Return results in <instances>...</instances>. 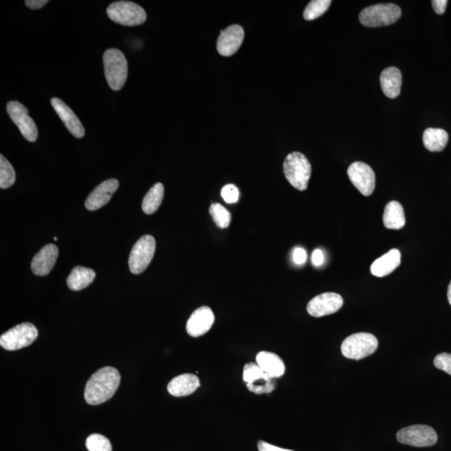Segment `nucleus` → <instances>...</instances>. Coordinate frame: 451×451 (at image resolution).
Returning <instances> with one entry per match:
<instances>
[{
	"label": "nucleus",
	"instance_id": "obj_1",
	"mask_svg": "<svg viewBox=\"0 0 451 451\" xmlns=\"http://www.w3.org/2000/svg\"><path fill=\"white\" fill-rule=\"evenodd\" d=\"M120 384V375L116 368L111 366L101 368L86 383V403L90 406H98L107 402L116 394Z\"/></svg>",
	"mask_w": 451,
	"mask_h": 451
},
{
	"label": "nucleus",
	"instance_id": "obj_2",
	"mask_svg": "<svg viewBox=\"0 0 451 451\" xmlns=\"http://www.w3.org/2000/svg\"><path fill=\"white\" fill-rule=\"evenodd\" d=\"M284 172L289 183L296 189L305 191L311 179L312 167L309 160L300 152H292L286 158Z\"/></svg>",
	"mask_w": 451,
	"mask_h": 451
},
{
	"label": "nucleus",
	"instance_id": "obj_3",
	"mask_svg": "<svg viewBox=\"0 0 451 451\" xmlns=\"http://www.w3.org/2000/svg\"><path fill=\"white\" fill-rule=\"evenodd\" d=\"M103 63L105 78L109 87L118 92L123 89L127 79V58L120 50L109 49L104 53Z\"/></svg>",
	"mask_w": 451,
	"mask_h": 451
},
{
	"label": "nucleus",
	"instance_id": "obj_4",
	"mask_svg": "<svg viewBox=\"0 0 451 451\" xmlns=\"http://www.w3.org/2000/svg\"><path fill=\"white\" fill-rule=\"evenodd\" d=\"M401 10L394 3H379L366 8L359 14V21L366 27L393 25L401 17Z\"/></svg>",
	"mask_w": 451,
	"mask_h": 451
},
{
	"label": "nucleus",
	"instance_id": "obj_5",
	"mask_svg": "<svg viewBox=\"0 0 451 451\" xmlns=\"http://www.w3.org/2000/svg\"><path fill=\"white\" fill-rule=\"evenodd\" d=\"M107 15L112 21L124 26H137L147 21L143 7L131 1H117L107 8Z\"/></svg>",
	"mask_w": 451,
	"mask_h": 451
},
{
	"label": "nucleus",
	"instance_id": "obj_6",
	"mask_svg": "<svg viewBox=\"0 0 451 451\" xmlns=\"http://www.w3.org/2000/svg\"><path fill=\"white\" fill-rule=\"evenodd\" d=\"M378 348V339L372 333H357L344 340L341 351L350 359H362L374 354Z\"/></svg>",
	"mask_w": 451,
	"mask_h": 451
},
{
	"label": "nucleus",
	"instance_id": "obj_7",
	"mask_svg": "<svg viewBox=\"0 0 451 451\" xmlns=\"http://www.w3.org/2000/svg\"><path fill=\"white\" fill-rule=\"evenodd\" d=\"M38 329L34 324H21L3 333L0 337V345L6 350H21L32 344L38 338Z\"/></svg>",
	"mask_w": 451,
	"mask_h": 451
},
{
	"label": "nucleus",
	"instance_id": "obj_8",
	"mask_svg": "<svg viewBox=\"0 0 451 451\" xmlns=\"http://www.w3.org/2000/svg\"><path fill=\"white\" fill-rule=\"evenodd\" d=\"M156 251V240L151 235H145L136 242L129 258V268L133 274L143 273L151 264Z\"/></svg>",
	"mask_w": 451,
	"mask_h": 451
},
{
	"label": "nucleus",
	"instance_id": "obj_9",
	"mask_svg": "<svg viewBox=\"0 0 451 451\" xmlns=\"http://www.w3.org/2000/svg\"><path fill=\"white\" fill-rule=\"evenodd\" d=\"M401 444L415 447L432 446L437 442L438 437L432 427L415 425L406 427L396 435Z\"/></svg>",
	"mask_w": 451,
	"mask_h": 451
},
{
	"label": "nucleus",
	"instance_id": "obj_10",
	"mask_svg": "<svg viewBox=\"0 0 451 451\" xmlns=\"http://www.w3.org/2000/svg\"><path fill=\"white\" fill-rule=\"evenodd\" d=\"M243 380L249 390L256 395L269 394L276 388L275 380L255 363L245 364L243 368Z\"/></svg>",
	"mask_w": 451,
	"mask_h": 451
},
{
	"label": "nucleus",
	"instance_id": "obj_11",
	"mask_svg": "<svg viewBox=\"0 0 451 451\" xmlns=\"http://www.w3.org/2000/svg\"><path fill=\"white\" fill-rule=\"evenodd\" d=\"M7 112L10 119L17 125L21 134L27 140L34 143L38 138V129L34 120L29 116V111L19 101H12L7 104Z\"/></svg>",
	"mask_w": 451,
	"mask_h": 451
},
{
	"label": "nucleus",
	"instance_id": "obj_12",
	"mask_svg": "<svg viewBox=\"0 0 451 451\" xmlns=\"http://www.w3.org/2000/svg\"><path fill=\"white\" fill-rule=\"evenodd\" d=\"M348 178L353 185L364 196H370L375 188V174L368 164L357 162L348 169Z\"/></svg>",
	"mask_w": 451,
	"mask_h": 451
},
{
	"label": "nucleus",
	"instance_id": "obj_13",
	"mask_svg": "<svg viewBox=\"0 0 451 451\" xmlns=\"http://www.w3.org/2000/svg\"><path fill=\"white\" fill-rule=\"evenodd\" d=\"M343 304V297L339 293H324L309 301L307 311L311 316L320 317L338 312Z\"/></svg>",
	"mask_w": 451,
	"mask_h": 451
},
{
	"label": "nucleus",
	"instance_id": "obj_14",
	"mask_svg": "<svg viewBox=\"0 0 451 451\" xmlns=\"http://www.w3.org/2000/svg\"><path fill=\"white\" fill-rule=\"evenodd\" d=\"M243 39L244 30L242 26L233 25L227 27L219 35L217 45L218 53L222 56H233L240 48Z\"/></svg>",
	"mask_w": 451,
	"mask_h": 451
},
{
	"label": "nucleus",
	"instance_id": "obj_15",
	"mask_svg": "<svg viewBox=\"0 0 451 451\" xmlns=\"http://www.w3.org/2000/svg\"><path fill=\"white\" fill-rule=\"evenodd\" d=\"M213 311L207 306H202L189 317L187 323V332L193 338H198L210 331L214 324Z\"/></svg>",
	"mask_w": 451,
	"mask_h": 451
},
{
	"label": "nucleus",
	"instance_id": "obj_16",
	"mask_svg": "<svg viewBox=\"0 0 451 451\" xmlns=\"http://www.w3.org/2000/svg\"><path fill=\"white\" fill-rule=\"evenodd\" d=\"M119 182L116 179H109L101 182L89 195L85 201L86 209L96 211L107 205L112 196L118 189Z\"/></svg>",
	"mask_w": 451,
	"mask_h": 451
},
{
	"label": "nucleus",
	"instance_id": "obj_17",
	"mask_svg": "<svg viewBox=\"0 0 451 451\" xmlns=\"http://www.w3.org/2000/svg\"><path fill=\"white\" fill-rule=\"evenodd\" d=\"M51 105H52L54 111L65 125L66 128L74 137H76V138L84 137L85 131L83 125H82L76 114L64 101L54 97L51 99Z\"/></svg>",
	"mask_w": 451,
	"mask_h": 451
},
{
	"label": "nucleus",
	"instance_id": "obj_18",
	"mask_svg": "<svg viewBox=\"0 0 451 451\" xmlns=\"http://www.w3.org/2000/svg\"><path fill=\"white\" fill-rule=\"evenodd\" d=\"M59 249L54 244H47L41 249L31 262V269L37 276H45L52 271L56 265Z\"/></svg>",
	"mask_w": 451,
	"mask_h": 451
},
{
	"label": "nucleus",
	"instance_id": "obj_19",
	"mask_svg": "<svg viewBox=\"0 0 451 451\" xmlns=\"http://www.w3.org/2000/svg\"><path fill=\"white\" fill-rule=\"evenodd\" d=\"M199 386L200 380L197 375L183 374L171 380L167 390L175 397H183L193 394Z\"/></svg>",
	"mask_w": 451,
	"mask_h": 451
},
{
	"label": "nucleus",
	"instance_id": "obj_20",
	"mask_svg": "<svg viewBox=\"0 0 451 451\" xmlns=\"http://www.w3.org/2000/svg\"><path fill=\"white\" fill-rule=\"evenodd\" d=\"M401 254L398 249H391L371 265L373 275L382 277L389 275L401 265Z\"/></svg>",
	"mask_w": 451,
	"mask_h": 451
},
{
	"label": "nucleus",
	"instance_id": "obj_21",
	"mask_svg": "<svg viewBox=\"0 0 451 451\" xmlns=\"http://www.w3.org/2000/svg\"><path fill=\"white\" fill-rule=\"evenodd\" d=\"M258 366L271 378H280L284 375L285 364L284 361L272 352L262 351L256 357Z\"/></svg>",
	"mask_w": 451,
	"mask_h": 451
},
{
	"label": "nucleus",
	"instance_id": "obj_22",
	"mask_svg": "<svg viewBox=\"0 0 451 451\" xmlns=\"http://www.w3.org/2000/svg\"><path fill=\"white\" fill-rule=\"evenodd\" d=\"M380 85L384 95L390 99H395L401 95L402 74L401 70L396 67H390L383 70L380 76Z\"/></svg>",
	"mask_w": 451,
	"mask_h": 451
},
{
	"label": "nucleus",
	"instance_id": "obj_23",
	"mask_svg": "<svg viewBox=\"0 0 451 451\" xmlns=\"http://www.w3.org/2000/svg\"><path fill=\"white\" fill-rule=\"evenodd\" d=\"M383 222L388 229H401L406 225L405 211L401 204L395 201L388 203L384 209Z\"/></svg>",
	"mask_w": 451,
	"mask_h": 451
},
{
	"label": "nucleus",
	"instance_id": "obj_24",
	"mask_svg": "<svg viewBox=\"0 0 451 451\" xmlns=\"http://www.w3.org/2000/svg\"><path fill=\"white\" fill-rule=\"evenodd\" d=\"M96 277V272L85 266H76L67 278V285L73 291H81L92 284Z\"/></svg>",
	"mask_w": 451,
	"mask_h": 451
},
{
	"label": "nucleus",
	"instance_id": "obj_25",
	"mask_svg": "<svg viewBox=\"0 0 451 451\" xmlns=\"http://www.w3.org/2000/svg\"><path fill=\"white\" fill-rule=\"evenodd\" d=\"M449 136L443 129L428 128L423 134V143L430 151H442L448 143Z\"/></svg>",
	"mask_w": 451,
	"mask_h": 451
},
{
	"label": "nucleus",
	"instance_id": "obj_26",
	"mask_svg": "<svg viewBox=\"0 0 451 451\" xmlns=\"http://www.w3.org/2000/svg\"><path fill=\"white\" fill-rule=\"evenodd\" d=\"M164 198V186L156 183L145 196L143 202V210L145 213L150 215L158 210Z\"/></svg>",
	"mask_w": 451,
	"mask_h": 451
},
{
	"label": "nucleus",
	"instance_id": "obj_27",
	"mask_svg": "<svg viewBox=\"0 0 451 451\" xmlns=\"http://www.w3.org/2000/svg\"><path fill=\"white\" fill-rule=\"evenodd\" d=\"M17 174L13 166L5 156L0 155V187L7 189L14 185Z\"/></svg>",
	"mask_w": 451,
	"mask_h": 451
},
{
	"label": "nucleus",
	"instance_id": "obj_28",
	"mask_svg": "<svg viewBox=\"0 0 451 451\" xmlns=\"http://www.w3.org/2000/svg\"><path fill=\"white\" fill-rule=\"evenodd\" d=\"M332 1L331 0H313L308 3L304 12V18L306 21H313L328 10Z\"/></svg>",
	"mask_w": 451,
	"mask_h": 451
},
{
	"label": "nucleus",
	"instance_id": "obj_29",
	"mask_svg": "<svg viewBox=\"0 0 451 451\" xmlns=\"http://www.w3.org/2000/svg\"><path fill=\"white\" fill-rule=\"evenodd\" d=\"M210 214L214 222L220 229L229 227L231 220V215L229 210L219 203L211 204L210 207Z\"/></svg>",
	"mask_w": 451,
	"mask_h": 451
},
{
	"label": "nucleus",
	"instance_id": "obj_30",
	"mask_svg": "<svg viewBox=\"0 0 451 451\" xmlns=\"http://www.w3.org/2000/svg\"><path fill=\"white\" fill-rule=\"evenodd\" d=\"M85 445L89 451H112L111 441L100 434H90L86 439Z\"/></svg>",
	"mask_w": 451,
	"mask_h": 451
},
{
	"label": "nucleus",
	"instance_id": "obj_31",
	"mask_svg": "<svg viewBox=\"0 0 451 451\" xmlns=\"http://www.w3.org/2000/svg\"><path fill=\"white\" fill-rule=\"evenodd\" d=\"M221 195L222 198L227 203L233 204L238 202L239 190L238 188L236 186L233 185V184H229V185L223 187Z\"/></svg>",
	"mask_w": 451,
	"mask_h": 451
},
{
	"label": "nucleus",
	"instance_id": "obj_32",
	"mask_svg": "<svg viewBox=\"0 0 451 451\" xmlns=\"http://www.w3.org/2000/svg\"><path fill=\"white\" fill-rule=\"evenodd\" d=\"M434 366L451 375V355L448 353H442L435 357Z\"/></svg>",
	"mask_w": 451,
	"mask_h": 451
},
{
	"label": "nucleus",
	"instance_id": "obj_33",
	"mask_svg": "<svg viewBox=\"0 0 451 451\" xmlns=\"http://www.w3.org/2000/svg\"><path fill=\"white\" fill-rule=\"evenodd\" d=\"M293 260L297 265H303L307 261V253L304 249L295 248L293 251Z\"/></svg>",
	"mask_w": 451,
	"mask_h": 451
},
{
	"label": "nucleus",
	"instance_id": "obj_34",
	"mask_svg": "<svg viewBox=\"0 0 451 451\" xmlns=\"http://www.w3.org/2000/svg\"><path fill=\"white\" fill-rule=\"evenodd\" d=\"M258 450L260 451H293L291 450L282 449L273 445L269 444L264 441H260L258 443Z\"/></svg>",
	"mask_w": 451,
	"mask_h": 451
},
{
	"label": "nucleus",
	"instance_id": "obj_35",
	"mask_svg": "<svg viewBox=\"0 0 451 451\" xmlns=\"http://www.w3.org/2000/svg\"><path fill=\"white\" fill-rule=\"evenodd\" d=\"M27 7L31 10H40L49 3L48 0H26L25 2Z\"/></svg>",
	"mask_w": 451,
	"mask_h": 451
},
{
	"label": "nucleus",
	"instance_id": "obj_36",
	"mask_svg": "<svg viewBox=\"0 0 451 451\" xmlns=\"http://www.w3.org/2000/svg\"><path fill=\"white\" fill-rule=\"evenodd\" d=\"M447 3H448V1H446V0H434L432 1V6L435 13L438 14H444Z\"/></svg>",
	"mask_w": 451,
	"mask_h": 451
},
{
	"label": "nucleus",
	"instance_id": "obj_37",
	"mask_svg": "<svg viewBox=\"0 0 451 451\" xmlns=\"http://www.w3.org/2000/svg\"><path fill=\"white\" fill-rule=\"evenodd\" d=\"M324 255L320 249H316L313 251L312 254V262L313 264L319 266L324 264Z\"/></svg>",
	"mask_w": 451,
	"mask_h": 451
},
{
	"label": "nucleus",
	"instance_id": "obj_38",
	"mask_svg": "<svg viewBox=\"0 0 451 451\" xmlns=\"http://www.w3.org/2000/svg\"><path fill=\"white\" fill-rule=\"evenodd\" d=\"M447 297H448L449 303L451 305V282H450L448 292H447Z\"/></svg>",
	"mask_w": 451,
	"mask_h": 451
},
{
	"label": "nucleus",
	"instance_id": "obj_39",
	"mask_svg": "<svg viewBox=\"0 0 451 451\" xmlns=\"http://www.w3.org/2000/svg\"><path fill=\"white\" fill-rule=\"evenodd\" d=\"M54 241H58V238H57L56 237H54Z\"/></svg>",
	"mask_w": 451,
	"mask_h": 451
}]
</instances>
